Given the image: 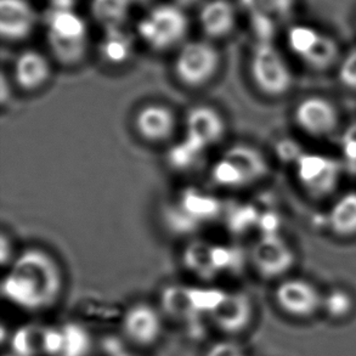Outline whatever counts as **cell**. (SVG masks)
Segmentation results:
<instances>
[{
	"label": "cell",
	"mask_w": 356,
	"mask_h": 356,
	"mask_svg": "<svg viewBox=\"0 0 356 356\" xmlns=\"http://www.w3.org/2000/svg\"><path fill=\"white\" fill-rule=\"evenodd\" d=\"M222 157L235 167L245 188L259 183L270 172L269 162L264 154L250 145H234L222 154Z\"/></svg>",
	"instance_id": "obj_17"
},
{
	"label": "cell",
	"mask_w": 356,
	"mask_h": 356,
	"mask_svg": "<svg viewBox=\"0 0 356 356\" xmlns=\"http://www.w3.org/2000/svg\"><path fill=\"white\" fill-rule=\"evenodd\" d=\"M294 174L307 196L323 201L337 191L342 180V165L327 154L305 152L296 159Z\"/></svg>",
	"instance_id": "obj_5"
},
{
	"label": "cell",
	"mask_w": 356,
	"mask_h": 356,
	"mask_svg": "<svg viewBox=\"0 0 356 356\" xmlns=\"http://www.w3.org/2000/svg\"><path fill=\"white\" fill-rule=\"evenodd\" d=\"M63 344L61 356H88L92 350L90 333L86 327L76 323H66L61 326Z\"/></svg>",
	"instance_id": "obj_26"
},
{
	"label": "cell",
	"mask_w": 356,
	"mask_h": 356,
	"mask_svg": "<svg viewBox=\"0 0 356 356\" xmlns=\"http://www.w3.org/2000/svg\"><path fill=\"white\" fill-rule=\"evenodd\" d=\"M161 305L164 313L177 320L190 321L200 316L193 308L186 286L169 284L164 287L161 293Z\"/></svg>",
	"instance_id": "obj_23"
},
{
	"label": "cell",
	"mask_w": 356,
	"mask_h": 356,
	"mask_svg": "<svg viewBox=\"0 0 356 356\" xmlns=\"http://www.w3.org/2000/svg\"><path fill=\"white\" fill-rule=\"evenodd\" d=\"M147 1H149V0H131V3H138V4H145Z\"/></svg>",
	"instance_id": "obj_40"
},
{
	"label": "cell",
	"mask_w": 356,
	"mask_h": 356,
	"mask_svg": "<svg viewBox=\"0 0 356 356\" xmlns=\"http://www.w3.org/2000/svg\"><path fill=\"white\" fill-rule=\"evenodd\" d=\"M287 45L307 67L323 72L338 66L341 49L327 34L307 24H294L287 32Z\"/></svg>",
	"instance_id": "obj_4"
},
{
	"label": "cell",
	"mask_w": 356,
	"mask_h": 356,
	"mask_svg": "<svg viewBox=\"0 0 356 356\" xmlns=\"http://www.w3.org/2000/svg\"><path fill=\"white\" fill-rule=\"evenodd\" d=\"M47 29L49 49L60 65L72 67L82 63L88 50L87 24L74 10L50 9Z\"/></svg>",
	"instance_id": "obj_2"
},
{
	"label": "cell",
	"mask_w": 356,
	"mask_h": 356,
	"mask_svg": "<svg viewBox=\"0 0 356 356\" xmlns=\"http://www.w3.org/2000/svg\"><path fill=\"white\" fill-rule=\"evenodd\" d=\"M255 88L271 99L287 95L293 88L294 76L286 58L270 40H259L253 49L250 63Z\"/></svg>",
	"instance_id": "obj_3"
},
{
	"label": "cell",
	"mask_w": 356,
	"mask_h": 356,
	"mask_svg": "<svg viewBox=\"0 0 356 356\" xmlns=\"http://www.w3.org/2000/svg\"><path fill=\"white\" fill-rule=\"evenodd\" d=\"M43 327L27 325L19 328L11 337V349L16 356H37L42 354Z\"/></svg>",
	"instance_id": "obj_28"
},
{
	"label": "cell",
	"mask_w": 356,
	"mask_h": 356,
	"mask_svg": "<svg viewBox=\"0 0 356 356\" xmlns=\"http://www.w3.org/2000/svg\"><path fill=\"white\" fill-rule=\"evenodd\" d=\"M242 350L234 343L222 342L213 346L206 356H238Z\"/></svg>",
	"instance_id": "obj_36"
},
{
	"label": "cell",
	"mask_w": 356,
	"mask_h": 356,
	"mask_svg": "<svg viewBox=\"0 0 356 356\" xmlns=\"http://www.w3.org/2000/svg\"><path fill=\"white\" fill-rule=\"evenodd\" d=\"M337 79L349 92H356V48L341 58L337 66Z\"/></svg>",
	"instance_id": "obj_33"
},
{
	"label": "cell",
	"mask_w": 356,
	"mask_h": 356,
	"mask_svg": "<svg viewBox=\"0 0 356 356\" xmlns=\"http://www.w3.org/2000/svg\"><path fill=\"white\" fill-rule=\"evenodd\" d=\"M37 15L27 0H0V35L6 42H21L32 34Z\"/></svg>",
	"instance_id": "obj_12"
},
{
	"label": "cell",
	"mask_w": 356,
	"mask_h": 356,
	"mask_svg": "<svg viewBox=\"0 0 356 356\" xmlns=\"http://www.w3.org/2000/svg\"><path fill=\"white\" fill-rule=\"evenodd\" d=\"M235 8L227 0H211L200 11V24L208 38L227 37L235 29Z\"/></svg>",
	"instance_id": "obj_18"
},
{
	"label": "cell",
	"mask_w": 356,
	"mask_h": 356,
	"mask_svg": "<svg viewBox=\"0 0 356 356\" xmlns=\"http://www.w3.org/2000/svg\"><path fill=\"white\" fill-rule=\"evenodd\" d=\"M63 344L61 327H43L42 354L47 356H61Z\"/></svg>",
	"instance_id": "obj_34"
},
{
	"label": "cell",
	"mask_w": 356,
	"mask_h": 356,
	"mask_svg": "<svg viewBox=\"0 0 356 356\" xmlns=\"http://www.w3.org/2000/svg\"><path fill=\"white\" fill-rule=\"evenodd\" d=\"M220 66L218 49L204 40L184 44L174 61V73L188 88H200L211 82Z\"/></svg>",
	"instance_id": "obj_7"
},
{
	"label": "cell",
	"mask_w": 356,
	"mask_h": 356,
	"mask_svg": "<svg viewBox=\"0 0 356 356\" xmlns=\"http://www.w3.org/2000/svg\"><path fill=\"white\" fill-rule=\"evenodd\" d=\"M138 134L149 143H164L175 130V116L169 107L149 104L141 107L134 118Z\"/></svg>",
	"instance_id": "obj_15"
},
{
	"label": "cell",
	"mask_w": 356,
	"mask_h": 356,
	"mask_svg": "<svg viewBox=\"0 0 356 356\" xmlns=\"http://www.w3.org/2000/svg\"><path fill=\"white\" fill-rule=\"evenodd\" d=\"M188 31V19L177 5L162 4L145 15L138 33L149 48L164 51L181 43Z\"/></svg>",
	"instance_id": "obj_6"
},
{
	"label": "cell",
	"mask_w": 356,
	"mask_h": 356,
	"mask_svg": "<svg viewBox=\"0 0 356 356\" xmlns=\"http://www.w3.org/2000/svg\"><path fill=\"white\" fill-rule=\"evenodd\" d=\"M11 254H13L11 243H10L6 234H3L1 235V240H0V258H1V263L4 265L6 264L9 261Z\"/></svg>",
	"instance_id": "obj_37"
},
{
	"label": "cell",
	"mask_w": 356,
	"mask_h": 356,
	"mask_svg": "<svg viewBox=\"0 0 356 356\" xmlns=\"http://www.w3.org/2000/svg\"><path fill=\"white\" fill-rule=\"evenodd\" d=\"M250 258L260 277L276 280L284 277L293 269L297 254L284 237L276 232H265L255 241Z\"/></svg>",
	"instance_id": "obj_9"
},
{
	"label": "cell",
	"mask_w": 356,
	"mask_h": 356,
	"mask_svg": "<svg viewBox=\"0 0 356 356\" xmlns=\"http://www.w3.org/2000/svg\"><path fill=\"white\" fill-rule=\"evenodd\" d=\"M51 76V66L43 54L33 49L24 50L15 58L14 81L26 92L43 88Z\"/></svg>",
	"instance_id": "obj_16"
},
{
	"label": "cell",
	"mask_w": 356,
	"mask_h": 356,
	"mask_svg": "<svg viewBox=\"0 0 356 356\" xmlns=\"http://www.w3.org/2000/svg\"><path fill=\"white\" fill-rule=\"evenodd\" d=\"M188 291L198 315H211L222 303L227 294V291L216 287H188Z\"/></svg>",
	"instance_id": "obj_30"
},
{
	"label": "cell",
	"mask_w": 356,
	"mask_h": 356,
	"mask_svg": "<svg viewBox=\"0 0 356 356\" xmlns=\"http://www.w3.org/2000/svg\"><path fill=\"white\" fill-rule=\"evenodd\" d=\"M179 4L183 5V6H188V5H193L198 1V0H177Z\"/></svg>",
	"instance_id": "obj_38"
},
{
	"label": "cell",
	"mask_w": 356,
	"mask_h": 356,
	"mask_svg": "<svg viewBox=\"0 0 356 356\" xmlns=\"http://www.w3.org/2000/svg\"><path fill=\"white\" fill-rule=\"evenodd\" d=\"M206 149L204 146L185 135L181 141L174 144L168 149L167 162L175 170L186 172L197 165Z\"/></svg>",
	"instance_id": "obj_24"
},
{
	"label": "cell",
	"mask_w": 356,
	"mask_h": 356,
	"mask_svg": "<svg viewBox=\"0 0 356 356\" xmlns=\"http://www.w3.org/2000/svg\"><path fill=\"white\" fill-rule=\"evenodd\" d=\"M227 131L225 120L214 107L198 105L186 115V136L197 141L206 149L224 138Z\"/></svg>",
	"instance_id": "obj_14"
},
{
	"label": "cell",
	"mask_w": 356,
	"mask_h": 356,
	"mask_svg": "<svg viewBox=\"0 0 356 356\" xmlns=\"http://www.w3.org/2000/svg\"><path fill=\"white\" fill-rule=\"evenodd\" d=\"M323 294L308 280L289 277L280 282L275 299L284 313L294 318H308L323 308Z\"/></svg>",
	"instance_id": "obj_10"
},
{
	"label": "cell",
	"mask_w": 356,
	"mask_h": 356,
	"mask_svg": "<svg viewBox=\"0 0 356 356\" xmlns=\"http://www.w3.org/2000/svg\"><path fill=\"white\" fill-rule=\"evenodd\" d=\"M131 0H92V17L105 29L122 27L129 15Z\"/></svg>",
	"instance_id": "obj_25"
},
{
	"label": "cell",
	"mask_w": 356,
	"mask_h": 356,
	"mask_svg": "<svg viewBox=\"0 0 356 356\" xmlns=\"http://www.w3.org/2000/svg\"><path fill=\"white\" fill-rule=\"evenodd\" d=\"M113 356H134V355H131V354H128V353H125V352H120V350H118V352H117V353H113Z\"/></svg>",
	"instance_id": "obj_39"
},
{
	"label": "cell",
	"mask_w": 356,
	"mask_h": 356,
	"mask_svg": "<svg viewBox=\"0 0 356 356\" xmlns=\"http://www.w3.org/2000/svg\"><path fill=\"white\" fill-rule=\"evenodd\" d=\"M49 1H53V0H49Z\"/></svg>",
	"instance_id": "obj_42"
},
{
	"label": "cell",
	"mask_w": 356,
	"mask_h": 356,
	"mask_svg": "<svg viewBox=\"0 0 356 356\" xmlns=\"http://www.w3.org/2000/svg\"><path fill=\"white\" fill-rule=\"evenodd\" d=\"M177 202L190 217L201 225L212 222L222 214V202L213 195L202 193L197 188L184 190Z\"/></svg>",
	"instance_id": "obj_20"
},
{
	"label": "cell",
	"mask_w": 356,
	"mask_h": 356,
	"mask_svg": "<svg viewBox=\"0 0 356 356\" xmlns=\"http://www.w3.org/2000/svg\"><path fill=\"white\" fill-rule=\"evenodd\" d=\"M250 16H259L271 21L286 19L293 10L294 0H240Z\"/></svg>",
	"instance_id": "obj_27"
},
{
	"label": "cell",
	"mask_w": 356,
	"mask_h": 356,
	"mask_svg": "<svg viewBox=\"0 0 356 356\" xmlns=\"http://www.w3.org/2000/svg\"><path fill=\"white\" fill-rule=\"evenodd\" d=\"M213 263L218 274L236 273L243 264V253L236 247L230 245H213Z\"/></svg>",
	"instance_id": "obj_31"
},
{
	"label": "cell",
	"mask_w": 356,
	"mask_h": 356,
	"mask_svg": "<svg viewBox=\"0 0 356 356\" xmlns=\"http://www.w3.org/2000/svg\"><path fill=\"white\" fill-rule=\"evenodd\" d=\"M252 216H255L254 212L248 207L238 208L237 211L232 212V216H229V224L232 232L245 230L250 227V218Z\"/></svg>",
	"instance_id": "obj_35"
},
{
	"label": "cell",
	"mask_w": 356,
	"mask_h": 356,
	"mask_svg": "<svg viewBox=\"0 0 356 356\" xmlns=\"http://www.w3.org/2000/svg\"><path fill=\"white\" fill-rule=\"evenodd\" d=\"M209 316L222 332L238 334L250 326L253 303L245 292H227L222 303Z\"/></svg>",
	"instance_id": "obj_13"
},
{
	"label": "cell",
	"mask_w": 356,
	"mask_h": 356,
	"mask_svg": "<svg viewBox=\"0 0 356 356\" xmlns=\"http://www.w3.org/2000/svg\"><path fill=\"white\" fill-rule=\"evenodd\" d=\"M63 289L58 260L42 248H27L11 263L1 281V294L17 308L35 313L51 308Z\"/></svg>",
	"instance_id": "obj_1"
},
{
	"label": "cell",
	"mask_w": 356,
	"mask_h": 356,
	"mask_svg": "<svg viewBox=\"0 0 356 356\" xmlns=\"http://www.w3.org/2000/svg\"><path fill=\"white\" fill-rule=\"evenodd\" d=\"M293 122L302 133L314 139H325L334 134L341 124V113L336 104L323 95H308L293 108Z\"/></svg>",
	"instance_id": "obj_8"
},
{
	"label": "cell",
	"mask_w": 356,
	"mask_h": 356,
	"mask_svg": "<svg viewBox=\"0 0 356 356\" xmlns=\"http://www.w3.org/2000/svg\"><path fill=\"white\" fill-rule=\"evenodd\" d=\"M238 356H245V355H243V353H242V354H240V355H238Z\"/></svg>",
	"instance_id": "obj_41"
},
{
	"label": "cell",
	"mask_w": 356,
	"mask_h": 356,
	"mask_svg": "<svg viewBox=\"0 0 356 356\" xmlns=\"http://www.w3.org/2000/svg\"><path fill=\"white\" fill-rule=\"evenodd\" d=\"M327 225L333 236L350 240L356 237V190L338 196L327 214Z\"/></svg>",
	"instance_id": "obj_19"
},
{
	"label": "cell",
	"mask_w": 356,
	"mask_h": 356,
	"mask_svg": "<svg viewBox=\"0 0 356 356\" xmlns=\"http://www.w3.org/2000/svg\"><path fill=\"white\" fill-rule=\"evenodd\" d=\"M162 318L149 304L131 305L122 318V330L130 342L140 347H149L159 341L162 334Z\"/></svg>",
	"instance_id": "obj_11"
},
{
	"label": "cell",
	"mask_w": 356,
	"mask_h": 356,
	"mask_svg": "<svg viewBox=\"0 0 356 356\" xmlns=\"http://www.w3.org/2000/svg\"><path fill=\"white\" fill-rule=\"evenodd\" d=\"M212 243L196 240L186 245L183 253L185 268L203 281H212L219 276L213 263Z\"/></svg>",
	"instance_id": "obj_21"
},
{
	"label": "cell",
	"mask_w": 356,
	"mask_h": 356,
	"mask_svg": "<svg viewBox=\"0 0 356 356\" xmlns=\"http://www.w3.org/2000/svg\"><path fill=\"white\" fill-rule=\"evenodd\" d=\"M163 218L165 227H168L169 232L179 236L191 235L202 227L201 224H198L195 219L190 217L188 213L179 206L178 202L167 204V207L164 209Z\"/></svg>",
	"instance_id": "obj_29"
},
{
	"label": "cell",
	"mask_w": 356,
	"mask_h": 356,
	"mask_svg": "<svg viewBox=\"0 0 356 356\" xmlns=\"http://www.w3.org/2000/svg\"><path fill=\"white\" fill-rule=\"evenodd\" d=\"M352 296L344 289H336L330 291L327 294H323V308L326 313L334 318H342L349 315L352 312Z\"/></svg>",
	"instance_id": "obj_32"
},
{
	"label": "cell",
	"mask_w": 356,
	"mask_h": 356,
	"mask_svg": "<svg viewBox=\"0 0 356 356\" xmlns=\"http://www.w3.org/2000/svg\"><path fill=\"white\" fill-rule=\"evenodd\" d=\"M134 49V40L122 27L105 29L100 43V54L106 63L122 65L129 60Z\"/></svg>",
	"instance_id": "obj_22"
}]
</instances>
